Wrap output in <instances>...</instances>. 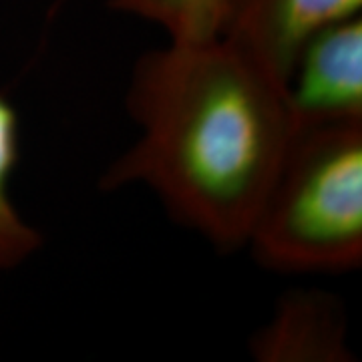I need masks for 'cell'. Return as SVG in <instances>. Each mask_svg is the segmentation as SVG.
I'll return each instance as SVG.
<instances>
[{
	"mask_svg": "<svg viewBox=\"0 0 362 362\" xmlns=\"http://www.w3.org/2000/svg\"><path fill=\"white\" fill-rule=\"evenodd\" d=\"M129 111L143 137L105 185L143 181L214 244L247 242L300 131L288 81L223 35L171 42L137 65Z\"/></svg>",
	"mask_w": 362,
	"mask_h": 362,
	"instance_id": "6da1fadb",
	"label": "cell"
},
{
	"mask_svg": "<svg viewBox=\"0 0 362 362\" xmlns=\"http://www.w3.org/2000/svg\"><path fill=\"white\" fill-rule=\"evenodd\" d=\"M288 93L300 127L362 121V23L350 16L312 35Z\"/></svg>",
	"mask_w": 362,
	"mask_h": 362,
	"instance_id": "3957f363",
	"label": "cell"
},
{
	"mask_svg": "<svg viewBox=\"0 0 362 362\" xmlns=\"http://www.w3.org/2000/svg\"><path fill=\"white\" fill-rule=\"evenodd\" d=\"M247 242L276 270L361 264L362 121L300 127Z\"/></svg>",
	"mask_w": 362,
	"mask_h": 362,
	"instance_id": "7a4b0ae2",
	"label": "cell"
},
{
	"mask_svg": "<svg viewBox=\"0 0 362 362\" xmlns=\"http://www.w3.org/2000/svg\"><path fill=\"white\" fill-rule=\"evenodd\" d=\"M18 161V117L0 97V268H14L40 244L39 233L26 223L11 202L8 181Z\"/></svg>",
	"mask_w": 362,
	"mask_h": 362,
	"instance_id": "8992f818",
	"label": "cell"
},
{
	"mask_svg": "<svg viewBox=\"0 0 362 362\" xmlns=\"http://www.w3.org/2000/svg\"><path fill=\"white\" fill-rule=\"evenodd\" d=\"M361 6L362 0H221L220 35L244 45L288 81L306 40Z\"/></svg>",
	"mask_w": 362,
	"mask_h": 362,
	"instance_id": "277c9868",
	"label": "cell"
},
{
	"mask_svg": "<svg viewBox=\"0 0 362 362\" xmlns=\"http://www.w3.org/2000/svg\"><path fill=\"white\" fill-rule=\"evenodd\" d=\"M111 6L161 25L173 42H202L221 30V0H111Z\"/></svg>",
	"mask_w": 362,
	"mask_h": 362,
	"instance_id": "52a82bcc",
	"label": "cell"
},
{
	"mask_svg": "<svg viewBox=\"0 0 362 362\" xmlns=\"http://www.w3.org/2000/svg\"><path fill=\"white\" fill-rule=\"evenodd\" d=\"M256 350L268 361L340 358L344 350L337 306L322 296L290 298Z\"/></svg>",
	"mask_w": 362,
	"mask_h": 362,
	"instance_id": "5b68a950",
	"label": "cell"
}]
</instances>
